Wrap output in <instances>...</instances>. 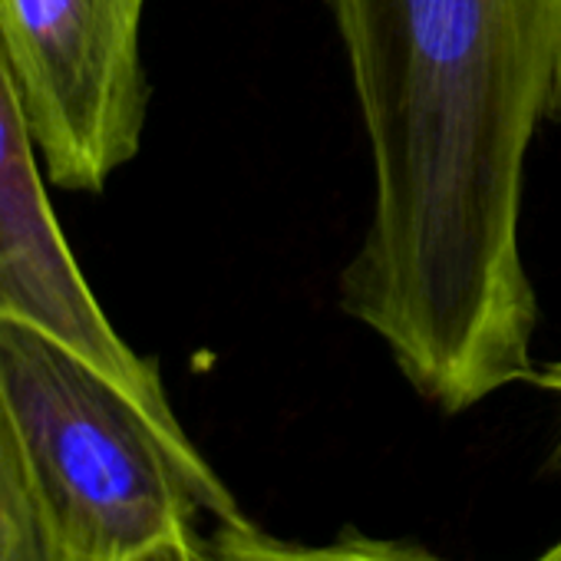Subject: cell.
<instances>
[{"label": "cell", "mask_w": 561, "mask_h": 561, "mask_svg": "<svg viewBox=\"0 0 561 561\" xmlns=\"http://www.w3.org/2000/svg\"><path fill=\"white\" fill-rule=\"evenodd\" d=\"M531 561H561V538L554 541V545H548L538 558H531Z\"/></svg>", "instance_id": "cell-9"}, {"label": "cell", "mask_w": 561, "mask_h": 561, "mask_svg": "<svg viewBox=\"0 0 561 561\" xmlns=\"http://www.w3.org/2000/svg\"><path fill=\"white\" fill-rule=\"evenodd\" d=\"M142 11L146 0H0V44L60 188L100 192L142 146Z\"/></svg>", "instance_id": "cell-3"}, {"label": "cell", "mask_w": 561, "mask_h": 561, "mask_svg": "<svg viewBox=\"0 0 561 561\" xmlns=\"http://www.w3.org/2000/svg\"><path fill=\"white\" fill-rule=\"evenodd\" d=\"M531 380H535L538 387H545L548 393L561 397V364H548L545 370H535ZM558 462H561V449H558Z\"/></svg>", "instance_id": "cell-8"}, {"label": "cell", "mask_w": 561, "mask_h": 561, "mask_svg": "<svg viewBox=\"0 0 561 561\" xmlns=\"http://www.w3.org/2000/svg\"><path fill=\"white\" fill-rule=\"evenodd\" d=\"M374 159L341 305L446 413L531 380L525 159L561 126V0H328Z\"/></svg>", "instance_id": "cell-1"}, {"label": "cell", "mask_w": 561, "mask_h": 561, "mask_svg": "<svg viewBox=\"0 0 561 561\" xmlns=\"http://www.w3.org/2000/svg\"><path fill=\"white\" fill-rule=\"evenodd\" d=\"M0 318L31 321L123 383L159 420L182 426L159 370L110 324L57 225L41 149L0 44Z\"/></svg>", "instance_id": "cell-4"}, {"label": "cell", "mask_w": 561, "mask_h": 561, "mask_svg": "<svg viewBox=\"0 0 561 561\" xmlns=\"http://www.w3.org/2000/svg\"><path fill=\"white\" fill-rule=\"evenodd\" d=\"M0 561H67L4 403H0Z\"/></svg>", "instance_id": "cell-6"}, {"label": "cell", "mask_w": 561, "mask_h": 561, "mask_svg": "<svg viewBox=\"0 0 561 561\" xmlns=\"http://www.w3.org/2000/svg\"><path fill=\"white\" fill-rule=\"evenodd\" d=\"M205 561H446L423 548L400 541H380L347 531L324 545H301L264 535L244 515L234 522H215V535L202 538Z\"/></svg>", "instance_id": "cell-5"}, {"label": "cell", "mask_w": 561, "mask_h": 561, "mask_svg": "<svg viewBox=\"0 0 561 561\" xmlns=\"http://www.w3.org/2000/svg\"><path fill=\"white\" fill-rule=\"evenodd\" d=\"M0 403L67 561H126L198 515L241 518L182 426L21 318H0Z\"/></svg>", "instance_id": "cell-2"}, {"label": "cell", "mask_w": 561, "mask_h": 561, "mask_svg": "<svg viewBox=\"0 0 561 561\" xmlns=\"http://www.w3.org/2000/svg\"><path fill=\"white\" fill-rule=\"evenodd\" d=\"M126 561H205V548H202V535L195 528H182L169 538H162L159 545L126 558Z\"/></svg>", "instance_id": "cell-7"}]
</instances>
